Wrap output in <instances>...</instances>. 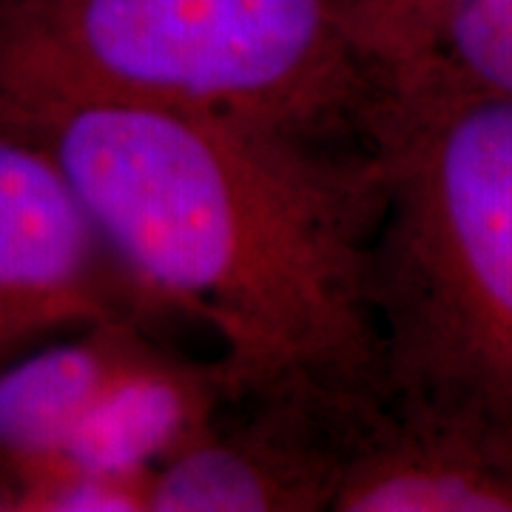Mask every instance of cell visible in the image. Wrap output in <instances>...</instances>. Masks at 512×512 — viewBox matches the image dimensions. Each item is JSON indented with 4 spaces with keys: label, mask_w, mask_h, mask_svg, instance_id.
<instances>
[{
    "label": "cell",
    "mask_w": 512,
    "mask_h": 512,
    "mask_svg": "<svg viewBox=\"0 0 512 512\" xmlns=\"http://www.w3.org/2000/svg\"><path fill=\"white\" fill-rule=\"evenodd\" d=\"M15 512H148L151 473H106L46 461L15 478Z\"/></svg>",
    "instance_id": "11"
},
{
    "label": "cell",
    "mask_w": 512,
    "mask_h": 512,
    "mask_svg": "<svg viewBox=\"0 0 512 512\" xmlns=\"http://www.w3.org/2000/svg\"><path fill=\"white\" fill-rule=\"evenodd\" d=\"M461 0H336L353 46L384 92L419 83L439 63Z\"/></svg>",
    "instance_id": "9"
},
{
    "label": "cell",
    "mask_w": 512,
    "mask_h": 512,
    "mask_svg": "<svg viewBox=\"0 0 512 512\" xmlns=\"http://www.w3.org/2000/svg\"><path fill=\"white\" fill-rule=\"evenodd\" d=\"M231 404L220 362H194L151 342L106 387L60 461L106 473H154ZM55 461V458H52Z\"/></svg>",
    "instance_id": "7"
},
{
    "label": "cell",
    "mask_w": 512,
    "mask_h": 512,
    "mask_svg": "<svg viewBox=\"0 0 512 512\" xmlns=\"http://www.w3.org/2000/svg\"><path fill=\"white\" fill-rule=\"evenodd\" d=\"M433 69L512 100V0H461Z\"/></svg>",
    "instance_id": "10"
},
{
    "label": "cell",
    "mask_w": 512,
    "mask_h": 512,
    "mask_svg": "<svg viewBox=\"0 0 512 512\" xmlns=\"http://www.w3.org/2000/svg\"><path fill=\"white\" fill-rule=\"evenodd\" d=\"M367 143L384 390L512 439V100L430 69L382 94Z\"/></svg>",
    "instance_id": "2"
},
{
    "label": "cell",
    "mask_w": 512,
    "mask_h": 512,
    "mask_svg": "<svg viewBox=\"0 0 512 512\" xmlns=\"http://www.w3.org/2000/svg\"><path fill=\"white\" fill-rule=\"evenodd\" d=\"M239 421H214L151 473L148 512L330 510L353 407L276 396L248 399Z\"/></svg>",
    "instance_id": "5"
},
{
    "label": "cell",
    "mask_w": 512,
    "mask_h": 512,
    "mask_svg": "<svg viewBox=\"0 0 512 512\" xmlns=\"http://www.w3.org/2000/svg\"><path fill=\"white\" fill-rule=\"evenodd\" d=\"M63 171L151 308L220 339L231 404L384 396L370 308L382 177L370 151L231 117L0 100Z\"/></svg>",
    "instance_id": "1"
},
{
    "label": "cell",
    "mask_w": 512,
    "mask_h": 512,
    "mask_svg": "<svg viewBox=\"0 0 512 512\" xmlns=\"http://www.w3.org/2000/svg\"><path fill=\"white\" fill-rule=\"evenodd\" d=\"M384 86L336 0H0V100L146 106L367 140Z\"/></svg>",
    "instance_id": "3"
},
{
    "label": "cell",
    "mask_w": 512,
    "mask_h": 512,
    "mask_svg": "<svg viewBox=\"0 0 512 512\" xmlns=\"http://www.w3.org/2000/svg\"><path fill=\"white\" fill-rule=\"evenodd\" d=\"M157 316L63 171L0 126V367L94 322Z\"/></svg>",
    "instance_id": "4"
},
{
    "label": "cell",
    "mask_w": 512,
    "mask_h": 512,
    "mask_svg": "<svg viewBox=\"0 0 512 512\" xmlns=\"http://www.w3.org/2000/svg\"><path fill=\"white\" fill-rule=\"evenodd\" d=\"M333 512H512V439L393 396L345 424Z\"/></svg>",
    "instance_id": "6"
},
{
    "label": "cell",
    "mask_w": 512,
    "mask_h": 512,
    "mask_svg": "<svg viewBox=\"0 0 512 512\" xmlns=\"http://www.w3.org/2000/svg\"><path fill=\"white\" fill-rule=\"evenodd\" d=\"M151 342L146 322L106 319L0 367V470L18 478L63 456L114 376Z\"/></svg>",
    "instance_id": "8"
}]
</instances>
